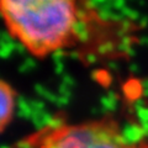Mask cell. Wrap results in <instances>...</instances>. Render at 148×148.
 Masks as SVG:
<instances>
[{"mask_svg":"<svg viewBox=\"0 0 148 148\" xmlns=\"http://www.w3.org/2000/svg\"><path fill=\"white\" fill-rule=\"evenodd\" d=\"M0 16L9 34L38 58L88 43L109 26L91 4L72 0H1Z\"/></svg>","mask_w":148,"mask_h":148,"instance_id":"obj_1","label":"cell"},{"mask_svg":"<svg viewBox=\"0 0 148 148\" xmlns=\"http://www.w3.org/2000/svg\"><path fill=\"white\" fill-rule=\"evenodd\" d=\"M36 148H137L125 136L115 119L103 117L63 123L47 130Z\"/></svg>","mask_w":148,"mask_h":148,"instance_id":"obj_2","label":"cell"},{"mask_svg":"<svg viewBox=\"0 0 148 148\" xmlns=\"http://www.w3.org/2000/svg\"><path fill=\"white\" fill-rule=\"evenodd\" d=\"M16 104V91L8 82L0 79V133L10 123Z\"/></svg>","mask_w":148,"mask_h":148,"instance_id":"obj_3","label":"cell"}]
</instances>
